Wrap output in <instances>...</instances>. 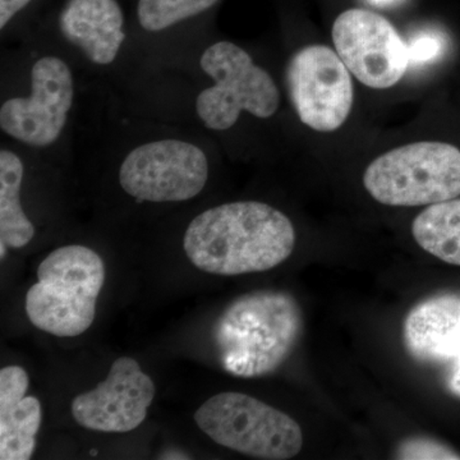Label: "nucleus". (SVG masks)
Returning <instances> with one entry per match:
<instances>
[{"label":"nucleus","mask_w":460,"mask_h":460,"mask_svg":"<svg viewBox=\"0 0 460 460\" xmlns=\"http://www.w3.org/2000/svg\"><path fill=\"white\" fill-rule=\"evenodd\" d=\"M295 246L296 230L289 217L259 201L208 208L190 223L183 239L190 263L226 277L277 268Z\"/></svg>","instance_id":"f257e3e1"},{"label":"nucleus","mask_w":460,"mask_h":460,"mask_svg":"<svg viewBox=\"0 0 460 460\" xmlns=\"http://www.w3.org/2000/svg\"><path fill=\"white\" fill-rule=\"evenodd\" d=\"M304 329L295 296L257 290L230 302L215 323L213 338L223 370L238 377H261L293 353Z\"/></svg>","instance_id":"f03ea898"},{"label":"nucleus","mask_w":460,"mask_h":460,"mask_svg":"<svg viewBox=\"0 0 460 460\" xmlns=\"http://www.w3.org/2000/svg\"><path fill=\"white\" fill-rule=\"evenodd\" d=\"M104 261L89 247L58 248L38 269V281L27 292V317L36 328L60 338L78 337L95 320L104 287Z\"/></svg>","instance_id":"7ed1b4c3"},{"label":"nucleus","mask_w":460,"mask_h":460,"mask_svg":"<svg viewBox=\"0 0 460 460\" xmlns=\"http://www.w3.org/2000/svg\"><path fill=\"white\" fill-rule=\"evenodd\" d=\"M380 204L414 208L460 196V150L444 142H414L378 156L363 175Z\"/></svg>","instance_id":"20e7f679"},{"label":"nucleus","mask_w":460,"mask_h":460,"mask_svg":"<svg viewBox=\"0 0 460 460\" xmlns=\"http://www.w3.org/2000/svg\"><path fill=\"white\" fill-rule=\"evenodd\" d=\"M195 420L215 443L251 458L290 459L304 445L292 417L243 393L211 396L196 411Z\"/></svg>","instance_id":"39448f33"},{"label":"nucleus","mask_w":460,"mask_h":460,"mask_svg":"<svg viewBox=\"0 0 460 460\" xmlns=\"http://www.w3.org/2000/svg\"><path fill=\"white\" fill-rule=\"evenodd\" d=\"M199 66L215 83L196 100L199 118L208 128H232L242 111L261 119L277 113L280 104L277 84L238 45L229 41L211 45L202 54Z\"/></svg>","instance_id":"423d86ee"},{"label":"nucleus","mask_w":460,"mask_h":460,"mask_svg":"<svg viewBox=\"0 0 460 460\" xmlns=\"http://www.w3.org/2000/svg\"><path fill=\"white\" fill-rule=\"evenodd\" d=\"M208 180V162L196 145L160 140L133 148L119 169L124 192L140 201L181 202L196 198Z\"/></svg>","instance_id":"0eeeda50"},{"label":"nucleus","mask_w":460,"mask_h":460,"mask_svg":"<svg viewBox=\"0 0 460 460\" xmlns=\"http://www.w3.org/2000/svg\"><path fill=\"white\" fill-rule=\"evenodd\" d=\"M349 69L337 51L310 45L296 51L287 68L290 100L301 122L317 132H334L353 107Z\"/></svg>","instance_id":"6e6552de"},{"label":"nucleus","mask_w":460,"mask_h":460,"mask_svg":"<svg viewBox=\"0 0 460 460\" xmlns=\"http://www.w3.org/2000/svg\"><path fill=\"white\" fill-rule=\"evenodd\" d=\"M332 41L350 74L371 89L395 86L410 66L401 33L385 17L366 9L343 12L332 25Z\"/></svg>","instance_id":"1a4fd4ad"},{"label":"nucleus","mask_w":460,"mask_h":460,"mask_svg":"<svg viewBox=\"0 0 460 460\" xmlns=\"http://www.w3.org/2000/svg\"><path fill=\"white\" fill-rule=\"evenodd\" d=\"M29 98L9 99L0 108V128L33 147L56 142L74 104V75L57 57H44L32 66Z\"/></svg>","instance_id":"9d476101"},{"label":"nucleus","mask_w":460,"mask_h":460,"mask_svg":"<svg viewBox=\"0 0 460 460\" xmlns=\"http://www.w3.org/2000/svg\"><path fill=\"white\" fill-rule=\"evenodd\" d=\"M155 393V384L141 370L140 363L129 357H120L111 365L102 383L75 396L72 416L81 428L124 434L137 429L146 420Z\"/></svg>","instance_id":"9b49d317"},{"label":"nucleus","mask_w":460,"mask_h":460,"mask_svg":"<svg viewBox=\"0 0 460 460\" xmlns=\"http://www.w3.org/2000/svg\"><path fill=\"white\" fill-rule=\"evenodd\" d=\"M408 352L422 362L450 363L460 356V295H438L414 305L404 320Z\"/></svg>","instance_id":"f8f14e48"},{"label":"nucleus","mask_w":460,"mask_h":460,"mask_svg":"<svg viewBox=\"0 0 460 460\" xmlns=\"http://www.w3.org/2000/svg\"><path fill=\"white\" fill-rule=\"evenodd\" d=\"M123 25L117 0H68L59 17L66 40L100 66L111 65L119 53L126 39Z\"/></svg>","instance_id":"ddd939ff"},{"label":"nucleus","mask_w":460,"mask_h":460,"mask_svg":"<svg viewBox=\"0 0 460 460\" xmlns=\"http://www.w3.org/2000/svg\"><path fill=\"white\" fill-rule=\"evenodd\" d=\"M29 375L20 366L0 370V459L29 460L41 425V404L26 395Z\"/></svg>","instance_id":"4468645a"},{"label":"nucleus","mask_w":460,"mask_h":460,"mask_svg":"<svg viewBox=\"0 0 460 460\" xmlns=\"http://www.w3.org/2000/svg\"><path fill=\"white\" fill-rule=\"evenodd\" d=\"M411 234L426 252L460 266V199L429 205L411 223Z\"/></svg>","instance_id":"2eb2a0df"},{"label":"nucleus","mask_w":460,"mask_h":460,"mask_svg":"<svg viewBox=\"0 0 460 460\" xmlns=\"http://www.w3.org/2000/svg\"><path fill=\"white\" fill-rule=\"evenodd\" d=\"M23 164L12 151H0V242L22 248L35 235V226L21 206Z\"/></svg>","instance_id":"dca6fc26"},{"label":"nucleus","mask_w":460,"mask_h":460,"mask_svg":"<svg viewBox=\"0 0 460 460\" xmlns=\"http://www.w3.org/2000/svg\"><path fill=\"white\" fill-rule=\"evenodd\" d=\"M217 0H138L137 17L142 29L155 32L213 7Z\"/></svg>","instance_id":"f3484780"},{"label":"nucleus","mask_w":460,"mask_h":460,"mask_svg":"<svg viewBox=\"0 0 460 460\" xmlns=\"http://www.w3.org/2000/svg\"><path fill=\"white\" fill-rule=\"evenodd\" d=\"M396 459H460V454L440 441L429 438H411L402 441L395 453Z\"/></svg>","instance_id":"a211bd4d"},{"label":"nucleus","mask_w":460,"mask_h":460,"mask_svg":"<svg viewBox=\"0 0 460 460\" xmlns=\"http://www.w3.org/2000/svg\"><path fill=\"white\" fill-rule=\"evenodd\" d=\"M445 50V40L436 32H420L408 44L410 65L434 62Z\"/></svg>","instance_id":"6ab92c4d"},{"label":"nucleus","mask_w":460,"mask_h":460,"mask_svg":"<svg viewBox=\"0 0 460 460\" xmlns=\"http://www.w3.org/2000/svg\"><path fill=\"white\" fill-rule=\"evenodd\" d=\"M31 0H0V29H4L21 9L26 7Z\"/></svg>","instance_id":"aec40b11"},{"label":"nucleus","mask_w":460,"mask_h":460,"mask_svg":"<svg viewBox=\"0 0 460 460\" xmlns=\"http://www.w3.org/2000/svg\"><path fill=\"white\" fill-rule=\"evenodd\" d=\"M447 386L450 394L460 399V356L450 362V370L447 377Z\"/></svg>","instance_id":"412c9836"},{"label":"nucleus","mask_w":460,"mask_h":460,"mask_svg":"<svg viewBox=\"0 0 460 460\" xmlns=\"http://www.w3.org/2000/svg\"><path fill=\"white\" fill-rule=\"evenodd\" d=\"M368 2H370L371 4L380 5V7H383V5L393 4L396 0H368Z\"/></svg>","instance_id":"4be33fe9"},{"label":"nucleus","mask_w":460,"mask_h":460,"mask_svg":"<svg viewBox=\"0 0 460 460\" xmlns=\"http://www.w3.org/2000/svg\"><path fill=\"white\" fill-rule=\"evenodd\" d=\"M0 256H2V260L7 256V244L2 243V242H0Z\"/></svg>","instance_id":"5701e85b"}]
</instances>
